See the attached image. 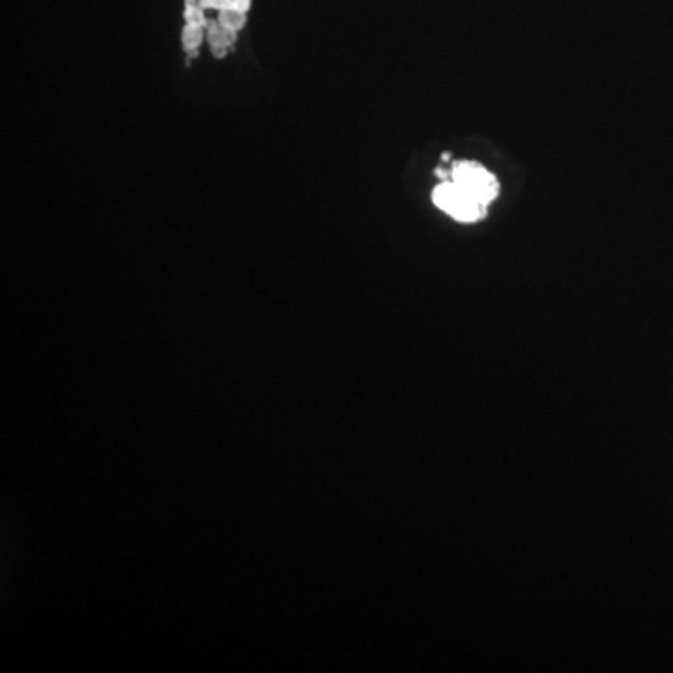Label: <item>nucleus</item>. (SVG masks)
I'll use <instances>...</instances> for the list:
<instances>
[{"label":"nucleus","instance_id":"nucleus-3","mask_svg":"<svg viewBox=\"0 0 673 673\" xmlns=\"http://www.w3.org/2000/svg\"><path fill=\"white\" fill-rule=\"evenodd\" d=\"M206 34L210 47H212V55L217 58H223L228 52V49L236 43V38H238V32L228 30L219 21L210 23Z\"/></svg>","mask_w":673,"mask_h":673},{"label":"nucleus","instance_id":"nucleus-4","mask_svg":"<svg viewBox=\"0 0 673 673\" xmlns=\"http://www.w3.org/2000/svg\"><path fill=\"white\" fill-rule=\"evenodd\" d=\"M204 40V26L202 25H186L181 30V45L187 52L197 55V49Z\"/></svg>","mask_w":673,"mask_h":673},{"label":"nucleus","instance_id":"nucleus-8","mask_svg":"<svg viewBox=\"0 0 673 673\" xmlns=\"http://www.w3.org/2000/svg\"><path fill=\"white\" fill-rule=\"evenodd\" d=\"M186 2H198L200 4V0H186Z\"/></svg>","mask_w":673,"mask_h":673},{"label":"nucleus","instance_id":"nucleus-5","mask_svg":"<svg viewBox=\"0 0 673 673\" xmlns=\"http://www.w3.org/2000/svg\"><path fill=\"white\" fill-rule=\"evenodd\" d=\"M245 13H247V11H242V10H221V11H219L217 21L221 23V25H223L225 28H228V30L239 32V30H242V28H244V25H245Z\"/></svg>","mask_w":673,"mask_h":673},{"label":"nucleus","instance_id":"nucleus-1","mask_svg":"<svg viewBox=\"0 0 673 673\" xmlns=\"http://www.w3.org/2000/svg\"><path fill=\"white\" fill-rule=\"evenodd\" d=\"M432 200L440 210L449 213L451 217L458 219L462 223H471L482 217L485 204L477 200L471 193L460 187L456 181H443L432 193Z\"/></svg>","mask_w":673,"mask_h":673},{"label":"nucleus","instance_id":"nucleus-6","mask_svg":"<svg viewBox=\"0 0 673 673\" xmlns=\"http://www.w3.org/2000/svg\"><path fill=\"white\" fill-rule=\"evenodd\" d=\"M200 6L206 10V8H212V10H242L247 11L249 6H251V0H200Z\"/></svg>","mask_w":673,"mask_h":673},{"label":"nucleus","instance_id":"nucleus-2","mask_svg":"<svg viewBox=\"0 0 673 673\" xmlns=\"http://www.w3.org/2000/svg\"><path fill=\"white\" fill-rule=\"evenodd\" d=\"M453 181L464 187L485 206H488V202H492L497 195L496 178L479 163H471V161L456 163L453 169Z\"/></svg>","mask_w":673,"mask_h":673},{"label":"nucleus","instance_id":"nucleus-7","mask_svg":"<svg viewBox=\"0 0 673 673\" xmlns=\"http://www.w3.org/2000/svg\"><path fill=\"white\" fill-rule=\"evenodd\" d=\"M186 25H202L206 26V17H204V8L198 2H186Z\"/></svg>","mask_w":673,"mask_h":673}]
</instances>
